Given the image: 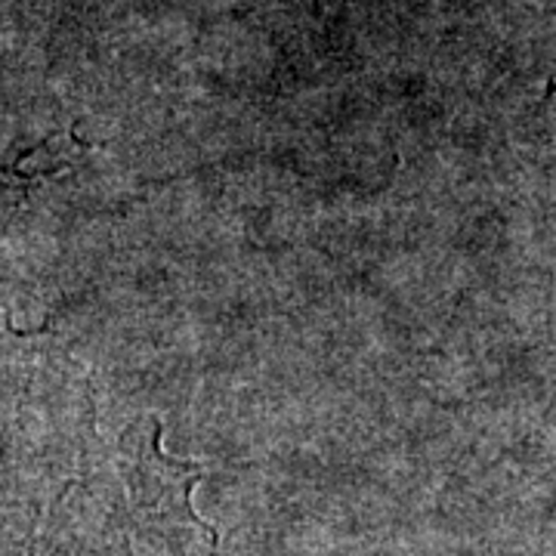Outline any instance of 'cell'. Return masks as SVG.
Returning <instances> with one entry per match:
<instances>
[{
  "label": "cell",
  "mask_w": 556,
  "mask_h": 556,
  "mask_svg": "<svg viewBox=\"0 0 556 556\" xmlns=\"http://www.w3.org/2000/svg\"><path fill=\"white\" fill-rule=\"evenodd\" d=\"M161 433L164 430L159 417H142L121 437L118 473L124 479L130 507L137 510V517L155 519L164 526H199L214 541V526H207L192 507V489L201 482L204 470L199 464L167 455L161 448Z\"/></svg>",
  "instance_id": "6da1fadb"
},
{
  "label": "cell",
  "mask_w": 556,
  "mask_h": 556,
  "mask_svg": "<svg viewBox=\"0 0 556 556\" xmlns=\"http://www.w3.org/2000/svg\"><path fill=\"white\" fill-rule=\"evenodd\" d=\"M47 142H40L38 149H31L28 155L10 161V164H0V199L13 201V204H25L31 189L43 182L47 177L56 174V167L50 164H40V155H43Z\"/></svg>",
  "instance_id": "7a4b0ae2"
}]
</instances>
